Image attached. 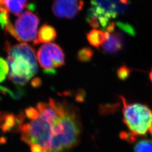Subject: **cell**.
Segmentation results:
<instances>
[{"label":"cell","instance_id":"ac0fdd59","mask_svg":"<svg viewBox=\"0 0 152 152\" xmlns=\"http://www.w3.org/2000/svg\"><path fill=\"white\" fill-rule=\"evenodd\" d=\"M9 72V67L7 63L2 58L0 57V82L6 79Z\"/></svg>","mask_w":152,"mask_h":152},{"label":"cell","instance_id":"d6986e66","mask_svg":"<svg viewBox=\"0 0 152 152\" xmlns=\"http://www.w3.org/2000/svg\"><path fill=\"white\" fill-rule=\"evenodd\" d=\"M9 12V11H0V27L2 29L4 30L6 26L11 22Z\"/></svg>","mask_w":152,"mask_h":152},{"label":"cell","instance_id":"ba28073f","mask_svg":"<svg viewBox=\"0 0 152 152\" xmlns=\"http://www.w3.org/2000/svg\"><path fill=\"white\" fill-rule=\"evenodd\" d=\"M25 115L23 113L15 115L11 113L0 112V130L3 132H10L14 129L19 131L24 124Z\"/></svg>","mask_w":152,"mask_h":152},{"label":"cell","instance_id":"603a6c76","mask_svg":"<svg viewBox=\"0 0 152 152\" xmlns=\"http://www.w3.org/2000/svg\"><path fill=\"white\" fill-rule=\"evenodd\" d=\"M6 0H0V11H8L6 7Z\"/></svg>","mask_w":152,"mask_h":152},{"label":"cell","instance_id":"e0dca14e","mask_svg":"<svg viewBox=\"0 0 152 152\" xmlns=\"http://www.w3.org/2000/svg\"><path fill=\"white\" fill-rule=\"evenodd\" d=\"M116 27L119 28L122 32L128 34L131 36L134 37L135 35V31L134 28L132 26H131L130 24L126 23H123V22H117L115 23Z\"/></svg>","mask_w":152,"mask_h":152},{"label":"cell","instance_id":"8992f818","mask_svg":"<svg viewBox=\"0 0 152 152\" xmlns=\"http://www.w3.org/2000/svg\"><path fill=\"white\" fill-rule=\"evenodd\" d=\"M83 5L82 0H54L52 10L58 18L71 19L81 11Z\"/></svg>","mask_w":152,"mask_h":152},{"label":"cell","instance_id":"9c48e42d","mask_svg":"<svg viewBox=\"0 0 152 152\" xmlns=\"http://www.w3.org/2000/svg\"><path fill=\"white\" fill-rule=\"evenodd\" d=\"M57 37L56 29L53 26L45 24L39 28L36 39L33 41V45L41 43H49L55 39Z\"/></svg>","mask_w":152,"mask_h":152},{"label":"cell","instance_id":"2e32d148","mask_svg":"<svg viewBox=\"0 0 152 152\" xmlns=\"http://www.w3.org/2000/svg\"><path fill=\"white\" fill-rule=\"evenodd\" d=\"M131 72L132 70L129 67L125 64H123L120 65L117 68L116 73L118 78L121 81H124L130 77Z\"/></svg>","mask_w":152,"mask_h":152},{"label":"cell","instance_id":"44dd1931","mask_svg":"<svg viewBox=\"0 0 152 152\" xmlns=\"http://www.w3.org/2000/svg\"><path fill=\"white\" fill-rule=\"evenodd\" d=\"M85 92L83 90H80L76 94V99L77 101L82 102L85 100Z\"/></svg>","mask_w":152,"mask_h":152},{"label":"cell","instance_id":"cb8c5ba5","mask_svg":"<svg viewBox=\"0 0 152 152\" xmlns=\"http://www.w3.org/2000/svg\"><path fill=\"white\" fill-rule=\"evenodd\" d=\"M130 135V133H127L125 131H122L120 134V138L123 140H127Z\"/></svg>","mask_w":152,"mask_h":152},{"label":"cell","instance_id":"7c38bea8","mask_svg":"<svg viewBox=\"0 0 152 152\" xmlns=\"http://www.w3.org/2000/svg\"><path fill=\"white\" fill-rule=\"evenodd\" d=\"M94 51L89 47H84L80 49L76 55V58L81 63H87L92 60Z\"/></svg>","mask_w":152,"mask_h":152},{"label":"cell","instance_id":"277c9868","mask_svg":"<svg viewBox=\"0 0 152 152\" xmlns=\"http://www.w3.org/2000/svg\"><path fill=\"white\" fill-rule=\"evenodd\" d=\"M37 56L39 65L47 75H54L57 68L65 64V54L58 44L42 45L38 49Z\"/></svg>","mask_w":152,"mask_h":152},{"label":"cell","instance_id":"9a60e30c","mask_svg":"<svg viewBox=\"0 0 152 152\" xmlns=\"http://www.w3.org/2000/svg\"><path fill=\"white\" fill-rule=\"evenodd\" d=\"M0 92L4 94H9L14 99L19 100L23 96L25 91H23L21 88H18L17 91H14L7 87L0 85Z\"/></svg>","mask_w":152,"mask_h":152},{"label":"cell","instance_id":"ffe728a7","mask_svg":"<svg viewBox=\"0 0 152 152\" xmlns=\"http://www.w3.org/2000/svg\"><path fill=\"white\" fill-rule=\"evenodd\" d=\"M38 110L36 108L34 107H29L25 110V117L28 118V120H33L38 117Z\"/></svg>","mask_w":152,"mask_h":152},{"label":"cell","instance_id":"52a82bcc","mask_svg":"<svg viewBox=\"0 0 152 152\" xmlns=\"http://www.w3.org/2000/svg\"><path fill=\"white\" fill-rule=\"evenodd\" d=\"M106 40L101 46L102 52L108 55H115L121 52L125 46V36L121 31L105 32Z\"/></svg>","mask_w":152,"mask_h":152},{"label":"cell","instance_id":"5bb4252c","mask_svg":"<svg viewBox=\"0 0 152 152\" xmlns=\"http://www.w3.org/2000/svg\"><path fill=\"white\" fill-rule=\"evenodd\" d=\"M134 152H152V140L142 139L137 141L134 147Z\"/></svg>","mask_w":152,"mask_h":152},{"label":"cell","instance_id":"484cf974","mask_svg":"<svg viewBox=\"0 0 152 152\" xmlns=\"http://www.w3.org/2000/svg\"><path fill=\"white\" fill-rule=\"evenodd\" d=\"M149 78H150V80H151V81L152 82V69H151V71L150 72V73H149Z\"/></svg>","mask_w":152,"mask_h":152},{"label":"cell","instance_id":"3957f363","mask_svg":"<svg viewBox=\"0 0 152 152\" xmlns=\"http://www.w3.org/2000/svg\"><path fill=\"white\" fill-rule=\"evenodd\" d=\"M129 7V0H91L87 16L97 18L100 27L105 29L112 20L125 14Z\"/></svg>","mask_w":152,"mask_h":152},{"label":"cell","instance_id":"5b68a950","mask_svg":"<svg viewBox=\"0 0 152 152\" xmlns=\"http://www.w3.org/2000/svg\"><path fill=\"white\" fill-rule=\"evenodd\" d=\"M39 23L38 15L31 10L19 15L14 26L15 39L19 41H34L37 36V29Z\"/></svg>","mask_w":152,"mask_h":152},{"label":"cell","instance_id":"30bf717a","mask_svg":"<svg viewBox=\"0 0 152 152\" xmlns=\"http://www.w3.org/2000/svg\"><path fill=\"white\" fill-rule=\"evenodd\" d=\"M87 41L91 46L99 48L105 42V33L102 30L92 29L88 33L86 36Z\"/></svg>","mask_w":152,"mask_h":152},{"label":"cell","instance_id":"7402d4cb","mask_svg":"<svg viewBox=\"0 0 152 152\" xmlns=\"http://www.w3.org/2000/svg\"><path fill=\"white\" fill-rule=\"evenodd\" d=\"M31 85L34 88H38L42 85V81L39 78H34L31 81Z\"/></svg>","mask_w":152,"mask_h":152},{"label":"cell","instance_id":"6da1fadb","mask_svg":"<svg viewBox=\"0 0 152 152\" xmlns=\"http://www.w3.org/2000/svg\"><path fill=\"white\" fill-rule=\"evenodd\" d=\"M4 50L7 54L8 79L17 85H25L38 72L34 50L24 42L11 45L6 41Z\"/></svg>","mask_w":152,"mask_h":152},{"label":"cell","instance_id":"4fadbf2b","mask_svg":"<svg viewBox=\"0 0 152 152\" xmlns=\"http://www.w3.org/2000/svg\"><path fill=\"white\" fill-rule=\"evenodd\" d=\"M120 103L106 104L99 106V113L102 115L114 114L120 109Z\"/></svg>","mask_w":152,"mask_h":152},{"label":"cell","instance_id":"d4e9b609","mask_svg":"<svg viewBox=\"0 0 152 152\" xmlns=\"http://www.w3.org/2000/svg\"><path fill=\"white\" fill-rule=\"evenodd\" d=\"M148 132H149V134H151V135L152 136V124L150 126L149 128V130H148Z\"/></svg>","mask_w":152,"mask_h":152},{"label":"cell","instance_id":"8fae6325","mask_svg":"<svg viewBox=\"0 0 152 152\" xmlns=\"http://www.w3.org/2000/svg\"><path fill=\"white\" fill-rule=\"evenodd\" d=\"M28 0H6V7L8 11L19 16L27 7Z\"/></svg>","mask_w":152,"mask_h":152},{"label":"cell","instance_id":"7a4b0ae2","mask_svg":"<svg viewBox=\"0 0 152 152\" xmlns=\"http://www.w3.org/2000/svg\"><path fill=\"white\" fill-rule=\"evenodd\" d=\"M123 104L124 122L134 136H142L148 132L152 124V110L140 103L128 104L124 97H120Z\"/></svg>","mask_w":152,"mask_h":152}]
</instances>
